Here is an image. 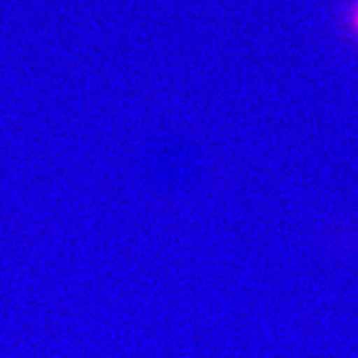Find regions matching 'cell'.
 Instances as JSON below:
<instances>
[{"label":"cell","mask_w":358,"mask_h":358,"mask_svg":"<svg viewBox=\"0 0 358 358\" xmlns=\"http://www.w3.org/2000/svg\"><path fill=\"white\" fill-rule=\"evenodd\" d=\"M350 25H352V30L358 37V2L355 3V7H353V10L350 13Z\"/></svg>","instance_id":"1"}]
</instances>
